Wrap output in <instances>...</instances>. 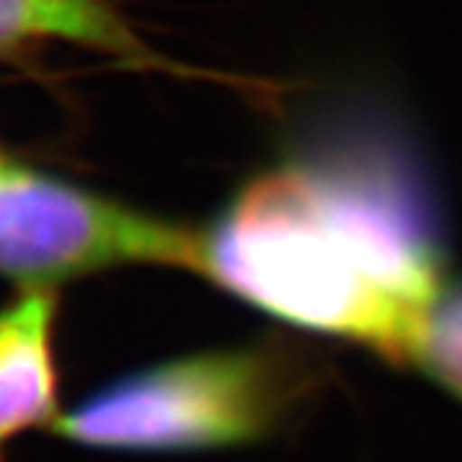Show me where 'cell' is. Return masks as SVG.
Here are the masks:
<instances>
[{
  "instance_id": "6da1fadb",
  "label": "cell",
  "mask_w": 462,
  "mask_h": 462,
  "mask_svg": "<svg viewBox=\"0 0 462 462\" xmlns=\"http://www.w3.org/2000/svg\"><path fill=\"white\" fill-rule=\"evenodd\" d=\"M200 231L199 270L288 327L413 365L447 285L434 188L393 134L339 124L234 188Z\"/></svg>"
},
{
  "instance_id": "7a4b0ae2",
  "label": "cell",
  "mask_w": 462,
  "mask_h": 462,
  "mask_svg": "<svg viewBox=\"0 0 462 462\" xmlns=\"http://www.w3.org/2000/svg\"><path fill=\"white\" fill-rule=\"evenodd\" d=\"M314 388V367L281 342L206 349L111 380L51 430L116 452H206L278 431Z\"/></svg>"
},
{
  "instance_id": "3957f363",
  "label": "cell",
  "mask_w": 462,
  "mask_h": 462,
  "mask_svg": "<svg viewBox=\"0 0 462 462\" xmlns=\"http://www.w3.org/2000/svg\"><path fill=\"white\" fill-rule=\"evenodd\" d=\"M200 231L39 175L0 167V275L54 288L111 267L199 270Z\"/></svg>"
},
{
  "instance_id": "277c9868",
  "label": "cell",
  "mask_w": 462,
  "mask_h": 462,
  "mask_svg": "<svg viewBox=\"0 0 462 462\" xmlns=\"http://www.w3.org/2000/svg\"><path fill=\"white\" fill-rule=\"evenodd\" d=\"M57 296L51 288L26 293L0 309V462L23 431L60 419Z\"/></svg>"
},
{
  "instance_id": "5b68a950",
  "label": "cell",
  "mask_w": 462,
  "mask_h": 462,
  "mask_svg": "<svg viewBox=\"0 0 462 462\" xmlns=\"http://www.w3.org/2000/svg\"><path fill=\"white\" fill-rule=\"evenodd\" d=\"M33 36H60L134 62L147 57L106 0H0V50Z\"/></svg>"
},
{
  "instance_id": "8992f818",
  "label": "cell",
  "mask_w": 462,
  "mask_h": 462,
  "mask_svg": "<svg viewBox=\"0 0 462 462\" xmlns=\"http://www.w3.org/2000/svg\"><path fill=\"white\" fill-rule=\"evenodd\" d=\"M413 365L462 403V278L447 281L434 300Z\"/></svg>"
},
{
  "instance_id": "52a82bcc",
  "label": "cell",
  "mask_w": 462,
  "mask_h": 462,
  "mask_svg": "<svg viewBox=\"0 0 462 462\" xmlns=\"http://www.w3.org/2000/svg\"><path fill=\"white\" fill-rule=\"evenodd\" d=\"M5 165H11V162H8V160H3V157H0V167H5Z\"/></svg>"
}]
</instances>
